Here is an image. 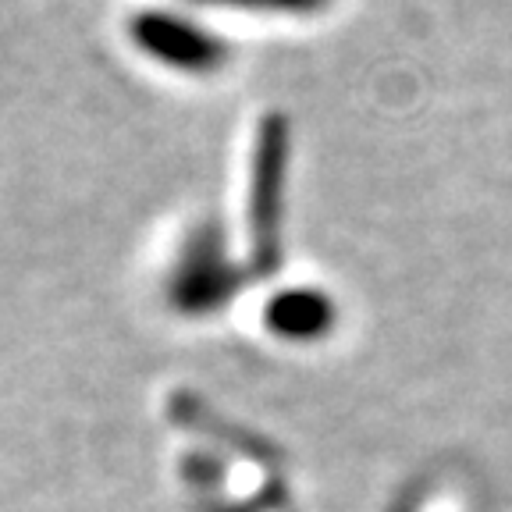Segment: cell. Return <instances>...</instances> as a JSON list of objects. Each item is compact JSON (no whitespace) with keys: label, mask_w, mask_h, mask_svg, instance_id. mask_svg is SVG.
Masks as SVG:
<instances>
[{"label":"cell","mask_w":512,"mask_h":512,"mask_svg":"<svg viewBox=\"0 0 512 512\" xmlns=\"http://www.w3.org/2000/svg\"><path fill=\"white\" fill-rule=\"evenodd\" d=\"M292 168V121L271 111L253 139L249 160V256L256 274H271L285 249V192Z\"/></svg>","instance_id":"cell-1"},{"label":"cell","mask_w":512,"mask_h":512,"mask_svg":"<svg viewBox=\"0 0 512 512\" xmlns=\"http://www.w3.org/2000/svg\"><path fill=\"white\" fill-rule=\"evenodd\" d=\"M242 267L235 264L224 228L203 221L189 232L168 274V303L185 317H210L239 296Z\"/></svg>","instance_id":"cell-2"},{"label":"cell","mask_w":512,"mask_h":512,"mask_svg":"<svg viewBox=\"0 0 512 512\" xmlns=\"http://www.w3.org/2000/svg\"><path fill=\"white\" fill-rule=\"evenodd\" d=\"M128 40L139 54L178 75H217L232 61V43L178 11H136L128 18Z\"/></svg>","instance_id":"cell-3"},{"label":"cell","mask_w":512,"mask_h":512,"mask_svg":"<svg viewBox=\"0 0 512 512\" xmlns=\"http://www.w3.org/2000/svg\"><path fill=\"white\" fill-rule=\"evenodd\" d=\"M267 328L288 342H317L335 328V303L320 288H288L267 303Z\"/></svg>","instance_id":"cell-4"},{"label":"cell","mask_w":512,"mask_h":512,"mask_svg":"<svg viewBox=\"0 0 512 512\" xmlns=\"http://www.w3.org/2000/svg\"><path fill=\"white\" fill-rule=\"evenodd\" d=\"M196 4L249 11V15H281V18H313L331 8V0H196Z\"/></svg>","instance_id":"cell-5"}]
</instances>
